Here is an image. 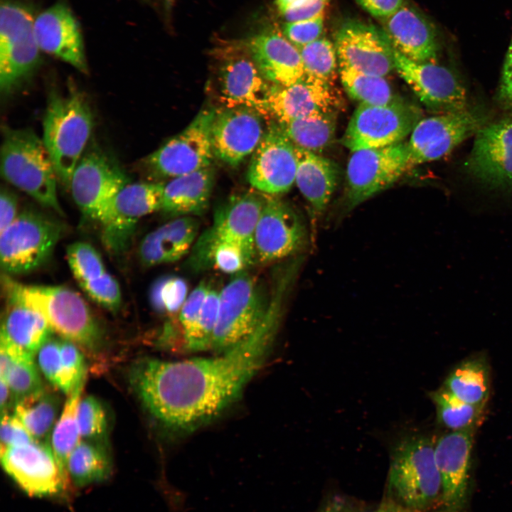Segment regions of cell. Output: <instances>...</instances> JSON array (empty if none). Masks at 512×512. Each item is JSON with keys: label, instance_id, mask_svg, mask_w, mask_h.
<instances>
[{"label": "cell", "instance_id": "cell-1", "mask_svg": "<svg viewBox=\"0 0 512 512\" xmlns=\"http://www.w3.org/2000/svg\"><path fill=\"white\" fill-rule=\"evenodd\" d=\"M285 303L282 297L272 296L256 329L215 356L137 361L131 368L129 380L148 412L176 434L192 432L219 416L240 398L264 364Z\"/></svg>", "mask_w": 512, "mask_h": 512}, {"label": "cell", "instance_id": "cell-2", "mask_svg": "<svg viewBox=\"0 0 512 512\" xmlns=\"http://www.w3.org/2000/svg\"><path fill=\"white\" fill-rule=\"evenodd\" d=\"M5 296L39 313L53 331L85 349L96 352L102 331L85 300L64 286L26 285L4 274Z\"/></svg>", "mask_w": 512, "mask_h": 512}, {"label": "cell", "instance_id": "cell-3", "mask_svg": "<svg viewBox=\"0 0 512 512\" xmlns=\"http://www.w3.org/2000/svg\"><path fill=\"white\" fill-rule=\"evenodd\" d=\"M441 494V476L432 440L415 434L397 439L390 449L385 496L412 512H423Z\"/></svg>", "mask_w": 512, "mask_h": 512}, {"label": "cell", "instance_id": "cell-4", "mask_svg": "<svg viewBox=\"0 0 512 512\" xmlns=\"http://www.w3.org/2000/svg\"><path fill=\"white\" fill-rule=\"evenodd\" d=\"M93 117L83 95L74 86L60 94L51 91L43 123V142L58 179L69 188L73 173L85 152Z\"/></svg>", "mask_w": 512, "mask_h": 512}, {"label": "cell", "instance_id": "cell-5", "mask_svg": "<svg viewBox=\"0 0 512 512\" xmlns=\"http://www.w3.org/2000/svg\"><path fill=\"white\" fill-rule=\"evenodd\" d=\"M0 159L1 174L6 181L43 206L63 214L53 163L43 139L33 130L6 128Z\"/></svg>", "mask_w": 512, "mask_h": 512}, {"label": "cell", "instance_id": "cell-6", "mask_svg": "<svg viewBox=\"0 0 512 512\" xmlns=\"http://www.w3.org/2000/svg\"><path fill=\"white\" fill-rule=\"evenodd\" d=\"M65 228L58 220L25 210L0 232L1 270L8 276L31 272L50 257Z\"/></svg>", "mask_w": 512, "mask_h": 512}, {"label": "cell", "instance_id": "cell-7", "mask_svg": "<svg viewBox=\"0 0 512 512\" xmlns=\"http://www.w3.org/2000/svg\"><path fill=\"white\" fill-rule=\"evenodd\" d=\"M270 292L245 270L233 274L220 291L211 349L220 353L250 336L268 308Z\"/></svg>", "mask_w": 512, "mask_h": 512}, {"label": "cell", "instance_id": "cell-8", "mask_svg": "<svg viewBox=\"0 0 512 512\" xmlns=\"http://www.w3.org/2000/svg\"><path fill=\"white\" fill-rule=\"evenodd\" d=\"M32 9L2 1L0 7V90L6 95L27 80L41 63Z\"/></svg>", "mask_w": 512, "mask_h": 512}, {"label": "cell", "instance_id": "cell-9", "mask_svg": "<svg viewBox=\"0 0 512 512\" xmlns=\"http://www.w3.org/2000/svg\"><path fill=\"white\" fill-rule=\"evenodd\" d=\"M421 117L418 108L399 98L381 105L360 104L350 119L341 143L351 152L400 143L411 134Z\"/></svg>", "mask_w": 512, "mask_h": 512}, {"label": "cell", "instance_id": "cell-10", "mask_svg": "<svg viewBox=\"0 0 512 512\" xmlns=\"http://www.w3.org/2000/svg\"><path fill=\"white\" fill-rule=\"evenodd\" d=\"M218 97L223 107H245L270 118L267 97L271 86L257 66L246 43L216 50Z\"/></svg>", "mask_w": 512, "mask_h": 512}, {"label": "cell", "instance_id": "cell-11", "mask_svg": "<svg viewBox=\"0 0 512 512\" xmlns=\"http://www.w3.org/2000/svg\"><path fill=\"white\" fill-rule=\"evenodd\" d=\"M408 170L407 143L352 151L346 167V206L351 209L388 188Z\"/></svg>", "mask_w": 512, "mask_h": 512}, {"label": "cell", "instance_id": "cell-12", "mask_svg": "<svg viewBox=\"0 0 512 512\" xmlns=\"http://www.w3.org/2000/svg\"><path fill=\"white\" fill-rule=\"evenodd\" d=\"M164 183H129L112 198L100 220L102 240L115 256L123 255L129 247L139 220L160 210Z\"/></svg>", "mask_w": 512, "mask_h": 512}, {"label": "cell", "instance_id": "cell-13", "mask_svg": "<svg viewBox=\"0 0 512 512\" xmlns=\"http://www.w3.org/2000/svg\"><path fill=\"white\" fill-rule=\"evenodd\" d=\"M129 183L125 171L112 156L92 147L79 160L69 188L80 211L99 221L112 198Z\"/></svg>", "mask_w": 512, "mask_h": 512}, {"label": "cell", "instance_id": "cell-14", "mask_svg": "<svg viewBox=\"0 0 512 512\" xmlns=\"http://www.w3.org/2000/svg\"><path fill=\"white\" fill-rule=\"evenodd\" d=\"M215 110H202L178 134L149 156L155 174L175 178L208 166L213 159L211 126Z\"/></svg>", "mask_w": 512, "mask_h": 512}, {"label": "cell", "instance_id": "cell-15", "mask_svg": "<svg viewBox=\"0 0 512 512\" xmlns=\"http://www.w3.org/2000/svg\"><path fill=\"white\" fill-rule=\"evenodd\" d=\"M5 471L25 492L55 496L68 489L69 477L61 469L50 442H32L1 449Z\"/></svg>", "mask_w": 512, "mask_h": 512}, {"label": "cell", "instance_id": "cell-16", "mask_svg": "<svg viewBox=\"0 0 512 512\" xmlns=\"http://www.w3.org/2000/svg\"><path fill=\"white\" fill-rule=\"evenodd\" d=\"M483 123L481 116L467 109L421 119L407 143L410 169L449 154Z\"/></svg>", "mask_w": 512, "mask_h": 512}, {"label": "cell", "instance_id": "cell-17", "mask_svg": "<svg viewBox=\"0 0 512 512\" xmlns=\"http://www.w3.org/2000/svg\"><path fill=\"white\" fill-rule=\"evenodd\" d=\"M302 218L288 203L266 194L254 233L256 262L269 263L292 256L306 244Z\"/></svg>", "mask_w": 512, "mask_h": 512}, {"label": "cell", "instance_id": "cell-18", "mask_svg": "<svg viewBox=\"0 0 512 512\" xmlns=\"http://www.w3.org/2000/svg\"><path fill=\"white\" fill-rule=\"evenodd\" d=\"M339 67L385 77L395 69L393 48L383 28L360 20L343 23L335 34Z\"/></svg>", "mask_w": 512, "mask_h": 512}, {"label": "cell", "instance_id": "cell-19", "mask_svg": "<svg viewBox=\"0 0 512 512\" xmlns=\"http://www.w3.org/2000/svg\"><path fill=\"white\" fill-rule=\"evenodd\" d=\"M393 55L395 70L427 107L442 114L466 110V90L450 70L414 61L394 48Z\"/></svg>", "mask_w": 512, "mask_h": 512}, {"label": "cell", "instance_id": "cell-20", "mask_svg": "<svg viewBox=\"0 0 512 512\" xmlns=\"http://www.w3.org/2000/svg\"><path fill=\"white\" fill-rule=\"evenodd\" d=\"M297 169L294 144L278 124H272L253 152L247 174L249 183L265 194L284 193L295 182Z\"/></svg>", "mask_w": 512, "mask_h": 512}, {"label": "cell", "instance_id": "cell-21", "mask_svg": "<svg viewBox=\"0 0 512 512\" xmlns=\"http://www.w3.org/2000/svg\"><path fill=\"white\" fill-rule=\"evenodd\" d=\"M475 135L468 171L489 187L512 189V120L483 126Z\"/></svg>", "mask_w": 512, "mask_h": 512}, {"label": "cell", "instance_id": "cell-22", "mask_svg": "<svg viewBox=\"0 0 512 512\" xmlns=\"http://www.w3.org/2000/svg\"><path fill=\"white\" fill-rule=\"evenodd\" d=\"M262 117L245 107L215 110L211 126L213 154L232 166H238L255 151L263 137Z\"/></svg>", "mask_w": 512, "mask_h": 512}, {"label": "cell", "instance_id": "cell-23", "mask_svg": "<svg viewBox=\"0 0 512 512\" xmlns=\"http://www.w3.org/2000/svg\"><path fill=\"white\" fill-rule=\"evenodd\" d=\"M34 35L41 51L87 72L83 38L73 11L59 0L35 17Z\"/></svg>", "mask_w": 512, "mask_h": 512}, {"label": "cell", "instance_id": "cell-24", "mask_svg": "<svg viewBox=\"0 0 512 512\" xmlns=\"http://www.w3.org/2000/svg\"><path fill=\"white\" fill-rule=\"evenodd\" d=\"M474 430L449 431L434 444L444 512H461L467 496Z\"/></svg>", "mask_w": 512, "mask_h": 512}, {"label": "cell", "instance_id": "cell-25", "mask_svg": "<svg viewBox=\"0 0 512 512\" xmlns=\"http://www.w3.org/2000/svg\"><path fill=\"white\" fill-rule=\"evenodd\" d=\"M331 85L306 74L289 85L271 84L267 97L270 117L278 124L316 113L333 112L337 97Z\"/></svg>", "mask_w": 512, "mask_h": 512}, {"label": "cell", "instance_id": "cell-26", "mask_svg": "<svg viewBox=\"0 0 512 512\" xmlns=\"http://www.w3.org/2000/svg\"><path fill=\"white\" fill-rule=\"evenodd\" d=\"M383 30L394 49L420 63H434L438 52L437 34L433 23L407 2L382 20Z\"/></svg>", "mask_w": 512, "mask_h": 512}, {"label": "cell", "instance_id": "cell-27", "mask_svg": "<svg viewBox=\"0 0 512 512\" xmlns=\"http://www.w3.org/2000/svg\"><path fill=\"white\" fill-rule=\"evenodd\" d=\"M245 43L260 73L270 83L289 85L305 76L299 48L282 33L265 31Z\"/></svg>", "mask_w": 512, "mask_h": 512}, {"label": "cell", "instance_id": "cell-28", "mask_svg": "<svg viewBox=\"0 0 512 512\" xmlns=\"http://www.w3.org/2000/svg\"><path fill=\"white\" fill-rule=\"evenodd\" d=\"M199 229L192 216L172 220L148 233L139 247V257L145 267H153L180 260L192 248Z\"/></svg>", "mask_w": 512, "mask_h": 512}, {"label": "cell", "instance_id": "cell-29", "mask_svg": "<svg viewBox=\"0 0 512 512\" xmlns=\"http://www.w3.org/2000/svg\"><path fill=\"white\" fill-rule=\"evenodd\" d=\"M265 196L254 192L233 196L215 210L209 228L218 238L255 253L254 233Z\"/></svg>", "mask_w": 512, "mask_h": 512}, {"label": "cell", "instance_id": "cell-30", "mask_svg": "<svg viewBox=\"0 0 512 512\" xmlns=\"http://www.w3.org/2000/svg\"><path fill=\"white\" fill-rule=\"evenodd\" d=\"M214 178L210 166L173 178L164 185L160 210L172 218L203 214L208 207Z\"/></svg>", "mask_w": 512, "mask_h": 512}, {"label": "cell", "instance_id": "cell-31", "mask_svg": "<svg viewBox=\"0 0 512 512\" xmlns=\"http://www.w3.org/2000/svg\"><path fill=\"white\" fill-rule=\"evenodd\" d=\"M295 152L297 159L295 182L314 213L321 215L337 186L338 168L334 161L315 152L297 146Z\"/></svg>", "mask_w": 512, "mask_h": 512}, {"label": "cell", "instance_id": "cell-32", "mask_svg": "<svg viewBox=\"0 0 512 512\" xmlns=\"http://www.w3.org/2000/svg\"><path fill=\"white\" fill-rule=\"evenodd\" d=\"M1 327V344L32 356L50 338L53 330L37 311L16 300L6 298Z\"/></svg>", "mask_w": 512, "mask_h": 512}, {"label": "cell", "instance_id": "cell-33", "mask_svg": "<svg viewBox=\"0 0 512 512\" xmlns=\"http://www.w3.org/2000/svg\"><path fill=\"white\" fill-rule=\"evenodd\" d=\"M191 250L188 267L196 272L214 269L235 274L256 262L253 252L218 238L209 228L201 233Z\"/></svg>", "mask_w": 512, "mask_h": 512}, {"label": "cell", "instance_id": "cell-34", "mask_svg": "<svg viewBox=\"0 0 512 512\" xmlns=\"http://www.w3.org/2000/svg\"><path fill=\"white\" fill-rule=\"evenodd\" d=\"M489 366L484 358H471L457 366L446 378L443 388L462 401L484 406L490 393Z\"/></svg>", "mask_w": 512, "mask_h": 512}, {"label": "cell", "instance_id": "cell-35", "mask_svg": "<svg viewBox=\"0 0 512 512\" xmlns=\"http://www.w3.org/2000/svg\"><path fill=\"white\" fill-rule=\"evenodd\" d=\"M60 402L58 397L42 390L16 401L14 415L21 420L33 439L50 442L55 425Z\"/></svg>", "mask_w": 512, "mask_h": 512}, {"label": "cell", "instance_id": "cell-36", "mask_svg": "<svg viewBox=\"0 0 512 512\" xmlns=\"http://www.w3.org/2000/svg\"><path fill=\"white\" fill-rule=\"evenodd\" d=\"M111 468L107 447L86 440L78 444L67 462L69 479L79 487L105 480Z\"/></svg>", "mask_w": 512, "mask_h": 512}, {"label": "cell", "instance_id": "cell-37", "mask_svg": "<svg viewBox=\"0 0 512 512\" xmlns=\"http://www.w3.org/2000/svg\"><path fill=\"white\" fill-rule=\"evenodd\" d=\"M278 124L295 146L313 152L328 147L335 135L333 112L316 113Z\"/></svg>", "mask_w": 512, "mask_h": 512}, {"label": "cell", "instance_id": "cell-38", "mask_svg": "<svg viewBox=\"0 0 512 512\" xmlns=\"http://www.w3.org/2000/svg\"><path fill=\"white\" fill-rule=\"evenodd\" d=\"M85 381V380H82L68 394L63 411L53 427L50 440L53 452L61 469L68 476V459L73 450L81 441L78 410Z\"/></svg>", "mask_w": 512, "mask_h": 512}, {"label": "cell", "instance_id": "cell-39", "mask_svg": "<svg viewBox=\"0 0 512 512\" xmlns=\"http://www.w3.org/2000/svg\"><path fill=\"white\" fill-rule=\"evenodd\" d=\"M339 75L347 94L360 104L381 105L398 99L385 77L344 67H339Z\"/></svg>", "mask_w": 512, "mask_h": 512}, {"label": "cell", "instance_id": "cell-40", "mask_svg": "<svg viewBox=\"0 0 512 512\" xmlns=\"http://www.w3.org/2000/svg\"><path fill=\"white\" fill-rule=\"evenodd\" d=\"M436 407L437 420L449 431L474 430L482 416L484 406L464 402L443 387L430 395Z\"/></svg>", "mask_w": 512, "mask_h": 512}, {"label": "cell", "instance_id": "cell-41", "mask_svg": "<svg viewBox=\"0 0 512 512\" xmlns=\"http://www.w3.org/2000/svg\"><path fill=\"white\" fill-rule=\"evenodd\" d=\"M1 348L10 357L6 381L16 401L43 390L33 356L13 348Z\"/></svg>", "mask_w": 512, "mask_h": 512}, {"label": "cell", "instance_id": "cell-42", "mask_svg": "<svg viewBox=\"0 0 512 512\" xmlns=\"http://www.w3.org/2000/svg\"><path fill=\"white\" fill-rule=\"evenodd\" d=\"M299 50L306 74L332 85L338 63L334 43L322 36Z\"/></svg>", "mask_w": 512, "mask_h": 512}, {"label": "cell", "instance_id": "cell-43", "mask_svg": "<svg viewBox=\"0 0 512 512\" xmlns=\"http://www.w3.org/2000/svg\"><path fill=\"white\" fill-rule=\"evenodd\" d=\"M220 291L210 287L195 325L183 342L188 351H201L211 348L217 323Z\"/></svg>", "mask_w": 512, "mask_h": 512}, {"label": "cell", "instance_id": "cell-44", "mask_svg": "<svg viewBox=\"0 0 512 512\" xmlns=\"http://www.w3.org/2000/svg\"><path fill=\"white\" fill-rule=\"evenodd\" d=\"M188 285L178 277L165 275L156 279L149 289L151 306L160 314H173L180 311L187 298Z\"/></svg>", "mask_w": 512, "mask_h": 512}, {"label": "cell", "instance_id": "cell-45", "mask_svg": "<svg viewBox=\"0 0 512 512\" xmlns=\"http://www.w3.org/2000/svg\"><path fill=\"white\" fill-rule=\"evenodd\" d=\"M78 420L81 439L107 447V415L97 398L87 395L80 399Z\"/></svg>", "mask_w": 512, "mask_h": 512}, {"label": "cell", "instance_id": "cell-46", "mask_svg": "<svg viewBox=\"0 0 512 512\" xmlns=\"http://www.w3.org/2000/svg\"><path fill=\"white\" fill-rule=\"evenodd\" d=\"M69 267L80 286L107 272L98 251L85 242L70 245L66 251Z\"/></svg>", "mask_w": 512, "mask_h": 512}, {"label": "cell", "instance_id": "cell-47", "mask_svg": "<svg viewBox=\"0 0 512 512\" xmlns=\"http://www.w3.org/2000/svg\"><path fill=\"white\" fill-rule=\"evenodd\" d=\"M61 370L57 388L70 394L85 380L86 368L83 355L76 344L69 340L60 341Z\"/></svg>", "mask_w": 512, "mask_h": 512}, {"label": "cell", "instance_id": "cell-48", "mask_svg": "<svg viewBox=\"0 0 512 512\" xmlns=\"http://www.w3.org/2000/svg\"><path fill=\"white\" fill-rule=\"evenodd\" d=\"M85 294L101 306L117 311L122 303L119 283L108 272L102 277L80 286Z\"/></svg>", "mask_w": 512, "mask_h": 512}, {"label": "cell", "instance_id": "cell-49", "mask_svg": "<svg viewBox=\"0 0 512 512\" xmlns=\"http://www.w3.org/2000/svg\"><path fill=\"white\" fill-rule=\"evenodd\" d=\"M324 28V12L313 18L285 22L282 33L292 43L300 48L321 37Z\"/></svg>", "mask_w": 512, "mask_h": 512}, {"label": "cell", "instance_id": "cell-50", "mask_svg": "<svg viewBox=\"0 0 512 512\" xmlns=\"http://www.w3.org/2000/svg\"><path fill=\"white\" fill-rule=\"evenodd\" d=\"M210 287V284L208 282H201L188 295L178 312V321L182 333V344L195 325Z\"/></svg>", "mask_w": 512, "mask_h": 512}, {"label": "cell", "instance_id": "cell-51", "mask_svg": "<svg viewBox=\"0 0 512 512\" xmlns=\"http://www.w3.org/2000/svg\"><path fill=\"white\" fill-rule=\"evenodd\" d=\"M60 341L50 337L38 351L41 370L47 380L55 387L58 385L61 370Z\"/></svg>", "mask_w": 512, "mask_h": 512}, {"label": "cell", "instance_id": "cell-52", "mask_svg": "<svg viewBox=\"0 0 512 512\" xmlns=\"http://www.w3.org/2000/svg\"><path fill=\"white\" fill-rule=\"evenodd\" d=\"M0 437L1 449L35 441L21 420L7 411L1 413Z\"/></svg>", "mask_w": 512, "mask_h": 512}, {"label": "cell", "instance_id": "cell-53", "mask_svg": "<svg viewBox=\"0 0 512 512\" xmlns=\"http://www.w3.org/2000/svg\"><path fill=\"white\" fill-rule=\"evenodd\" d=\"M364 11L372 16L384 20L396 12L405 2V0H354Z\"/></svg>", "mask_w": 512, "mask_h": 512}, {"label": "cell", "instance_id": "cell-54", "mask_svg": "<svg viewBox=\"0 0 512 512\" xmlns=\"http://www.w3.org/2000/svg\"><path fill=\"white\" fill-rule=\"evenodd\" d=\"M18 198L10 189L2 187L0 192V232L6 229L17 218Z\"/></svg>", "mask_w": 512, "mask_h": 512}, {"label": "cell", "instance_id": "cell-55", "mask_svg": "<svg viewBox=\"0 0 512 512\" xmlns=\"http://www.w3.org/2000/svg\"><path fill=\"white\" fill-rule=\"evenodd\" d=\"M363 508L358 501L349 496L333 494L322 502L317 512H360Z\"/></svg>", "mask_w": 512, "mask_h": 512}, {"label": "cell", "instance_id": "cell-56", "mask_svg": "<svg viewBox=\"0 0 512 512\" xmlns=\"http://www.w3.org/2000/svg\"><path fill=\"white\" fill-rule=\"evenodd\" d=\"M329 0H308L301 6L283 15L286 22L297 21L313 18L323 12Z\"/></svg>", "mask_w": 512, "mask_h": 512}, {"label": "cell", "instance_id": "cell-57", "mask_svg": "<svg viewBox=\"0 0 512 512\" xmlns=\"http://www.w3.org/2000/svg\"><path fill=\"white\" fill-rule=\"evenodd\" d=\"M500 93L504 100L512 101V39L503 68Z\"/></svg>", "mask_w": 512, "mask_h": 512}, {"label": "cell", "instance_id": "cell-58", "mask_svg": "<svg viewBox=\"0 0 512 512\" xmlns=\"http://www.w3.org/2000/svg\"><path fill=\"white\" fill-rule=\"evenodd\" d=\"M360 512H412L395 501L384 496L383 500L375 506L363 508Z\"/></svg>", "mask_w": 512, "mask_h": 512}, {"label": "cell", "instance_id": "cell-59", "mask_svg": "<svg viewBox=\"0 0 512 512\" xmlns=\"http://www.w3.org/2000/svg\"><path fill=\"white\" fill-rule=\"evenodd\" d=\"M308 0H275V5L277 10L283 16L290 10H292Z\"/></svg>", "mask_w": 512, "mask_h": 512}, {"label": "cell", "instance_id": "cell-60", "mask_svg": "<svg viewBox=\"0 0 512 512\" xmlns=\"http://www.w3.org/2000/svg\"><path fill=\"white\" fill-rule=\"evenodd\" d=\"M164 4V9L166 12H169L175 2V0H162Z\"/></svg>", "mask_w": 512, "mask_h": 512}, {"label": "cell", "instance_id": "cell-61", "mask_svg": "<svg viewBox=\"0 0 512 512\" xmlns=\"http://www.w3.org/2000/svg\"><path fill=\"white\" fill-rule=\"evenodd\" d=\"M144 1H151V0H144Z\"/></svg>", "mask_w": 512, "mask_h": 512}]
</instances>
